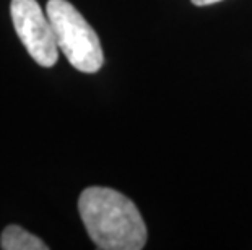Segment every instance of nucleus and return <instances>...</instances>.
<instances>
[{
    "label": "nucleus",
    "mask_w": 252,
    "mask_h": 250,
    "mask_svg": "<svg viewBox=\"0 0 252 250\" xmlns=\"http://www.w3.org/2000/svg\"><path fill=\"white\" fill-rule=\"evenodd\" d=\"M78 211L90 239L101 250H140L147 242L140 211L114 189H85L78 198Z\"/></svg>",
    "instance_id": "f257e3e1"
},
{
    "label": "nucleus",
    "mask_w": 252,
    "mask_h": 250,
    "mask_svg": "<svg viewBox=\"0 0 252 250\" xmlns=\"http://www.w3.org/2000/svg\"><path fill=\"white\" fill-rule=\"evenodd\" d=\"M46 13L54 28L59 49L72 67L83 73H96L103 67L104 54L96 31L67 0H49Z\"/></svg>",
    "instance_id": "f03ea898"
},
{
    "label": "nucleus",
    "mask_w": 252,
    "mask_h": 250,
    "mask_svg": "<svg viewBox=\"0 0 252 250\" xmlns=\"http://www.w3.org/2000/svg\"><path fill=\"white\" fill-rule=\"evenodd\" d=\"M13 28L28 54L41 67H52L59 60V44L47 13L36 0H12Z\"/></svg>",
    "instance_id": "7ed1b4c3"
},
{
    "label": "nucleus",
    "mask_w": 252,
    "mask_h": 250,
    "mask_svg": "<svg viewBox=\"0 0 252 250\" xmlns=\"http://www.w3.org/2000/svg\"><path fill=\"white\" fill-rule=\"evenodd\" d=\"M0 247L3 250H47V244L21 226L8 224L0 236Z\"/></svg>",
    "instance_id": "20e7f679"
},
{
    "label": "nucleus",
    "mask_w": 252,
    "mask_h": 250,
    "mask_svg": "<svg viewBox=\"0 0 252 250\" xmlns=\"http://www.w3.org/2000/svg\"><path fill=\"white\" fill-rule=\"evenodd\" d=\"M195 7H207V5H213L217 2H221V0H190Z\"/></svg>",
    "instance_id": "39448f33"
}]
</instances>
